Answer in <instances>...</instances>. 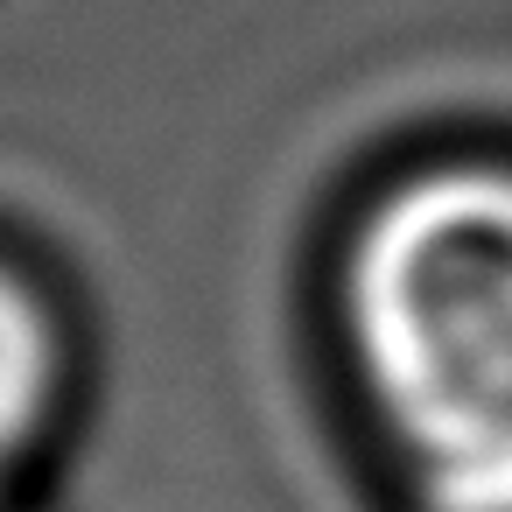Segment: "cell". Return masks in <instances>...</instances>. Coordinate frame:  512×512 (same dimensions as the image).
<instances>
[{"label": "cell", "mask_w": 512, "mask_h": 512, "mask_svg": "<svg viewBox=\"0 0 512 512\" xmlns=\"http://www.w3.org/2000/svg\"><path fill=\"white\" fill-rule=\"evenodd\" d=\"M351 337L435 512H512V176L407 183L358 239Z\"/></svg>", "instance_id": "cell-1"}, {"label": "cell", "mask_w": 512, "mask_h": 512, "mask_svg": "<svg viewBox=\"0 0 512 512\" xmlns=\"http://www.w3.org/2000/svg\"><path fill=\"white\" fill-rule=\"evenodd\" d=\"M50 400V323L36 316L29 288L0 274V470H8Z\"/></svg>", "instance_id": "cell-2"}]
</instances>
